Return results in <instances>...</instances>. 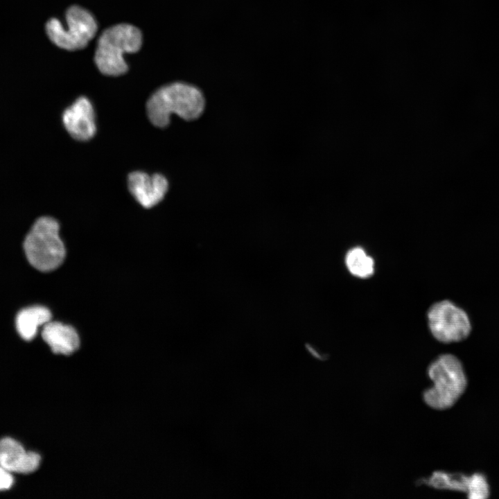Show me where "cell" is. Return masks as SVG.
<instances>
[{"label":"cell","instance_id":"2","mask_svg":"<svg viewBox=\"0 0 499 499\" xmlns=\"http://www.w3.org/2000/svg\"><path fill=\"white\" fill-rule=\"evenodd\" d=\"M142 44L139 28L128 24H119L105 29L100 35L94 55L99 71L107 76H120L128 70L125 53L138 51Z\"/></svg>","mask_w":499,"mask_h":499},{"label":"cell","instance_id":"7","mask_svg":"<svg viewBox=\"0 0 499 499\" xmlns=\"http://www.w3.org/2000/svg\"><path fill=\"white\" fill-rule=\"evenodd\" d=\"M62 119L67 131L77 140H89L96 133L94 111L89 100L84 96L64 111Z\"/></svg>","mask_w":499,"mask_h":499},{"label":"cell","instance_id":"14","mask_svg":"<svg viewBox=\"0 0 499 499\" xmlns=\"http://www.w3.org/2000/svg\"><path fill=\"white\" fill-rule=\"evenodd\" d=\"M9 471L0 465V491L10 489L13 484V478Z\"/></svg>","mask_w":499,"mask_h":499},{"label":"cell","instance_id":"13","mask_svg":"<svg viewBox=\"0 0 499 499\" xmlns=\"http://www.w3.org/2000/svg\"><path fill=\"white\" fill-rule=\"evenodd\" d=\"M466 491L471 499H484L489 496V490L485 478L480 473L468 477Z\"/></svg>","mask_w":499,"mask_h":499},{"label":"cell","instance_id":"12","mask_svg":"<svg viewBox=\"0 0 499 499\" xmlns=\"http://www.w3.org/2000/svg\"><path fill=\"white\" fill-rule=\"evenodd\" d=\"M344 263L348 271L358 278L370 277L375 271L374 259L360 246H355L347 251Z\"/></svg>","mask_w":499,"mask_h":499},{"label":"cell","instance_id":"1","mask_svg":"<svg viewBox=\"0 0 499 499\" xmlns=\"http://www.w3.org/2000/svg\"><path fill=\"white\" fill-rule=\"evenodd\" d=\"M205 98L195 86L174 82L157 89L146 104L148 116L151 123L164 128L170 123L172 114L186 121L198 119L204 112Z\"/></svg>","mask_w":499,"mask_h":499},{"label":"cell","instance_id":"10","mask_svg":"<svg viewBox=\"0 0 499 499\" xmlns=\"http://www.w3.org/2000/svg\"><path fill=\"white\" fill-rule=\"evenodd\" d=\"M42 336L55 353L70 355L80 344L76 331L72 326L58 322L49 321L44 324Z\"/></svg>","mask_w":499,"mask_h":499},{"label":"cell","instance_id":"5","mask_svg":"<svg viewBox=\"0 0 499 499\" xmlns=\"http://www.w3.org/2000/svg\"><path fill=\"white\" fill-rule=\"evenodd\" d=\"M66 26L56 18L46 24V32L50 40L58 47L75 51L85 48L95 36L98 25L92 14L79 6L69 7L65 15Z\"/></svg>","mask_w":499,"mask_h":499},{"label":"cell","instance_id":"4","mask_svg":"<svg viewBox=\"0 0 499 499\" xmlns=\"http://www.w3.org/2000/svg\"><path fill=\"white\" fill-rule=\"evenodd\" d=\"M58 221L42 216L33 223L24 242V249L30 265L42 272L58 268L65 257V248L59 236Z\"/></svg>","mask_w":499,"mask_h":499},{"label":"cell","instance_id":"8","mask_svg":"<svg viewBox=\"0 0 499 499\" xmlns=\"http://www.w3.org/2000/svg\"><path fill=\"white\" fill-rule=\"evenodd\" d=\"M128 188L137 202L145 208L158 204L166 195L168 184L160 174L148 175L144 172L131 173L128 179Z\"/></svg>","mask_w":499,"mask_h":499},{"label":"cell","instance_id":"11","mask_svg":"<svg viewBox=\"0 0 499 499\" xmlns=\"http://www.w3.org/2000/svg\"><path fill=\"white\" fill-rule=\"evenodd\" d=\"M51 313L46 307L35 306L20 310L16 317V328L25 340L35 338L38 328L51 321Z\"/></svg>","mask_w":499,"mask_h":499},{"label":"cell","instance_id":"3","mask_svg":"<svg viewBox=\"0 0 499 499\" xmlns=\"http://www.w3.org/2000/svg\"><path fill=\"white\" fill-rule=\"evenodd\" d=\"M428 371L433 385L423 393L425 402L437 410L450 408L466 386V378L460 360L455 355L442 354L430 365Z\"/></svg>","mask_w":499,"mask_h":499},{"label":"cell","instance_id":"6","mask_svg":"<svg viewBox=\"0 0 499 499\" xmlns=\"http://www.w3.org/2000/svg\"><path fill=\"white\" fill-rule=\"evenodd\" d=\"M427 322L432 336L444 344L466 340L473 330L469 313L449 299L439 300L430 306L427 312Z\"/></svg>","mask_w":499,"mask_h":499},{"label":"cell","instance_id":"9","mask_svg":"<svg viewBox=\"0 0 499 499\" xmlns=\"http://www.w3.org/2000/svg\"><path fill=\"white\" fill-rule=\"evenodd\" d=\"M41 457L35 452H26L22 445L10 437L0 440V465L9 471L28 474L36 471Z\"/></svg>","mask_w":499,"mask_h":499}]
</instances>
